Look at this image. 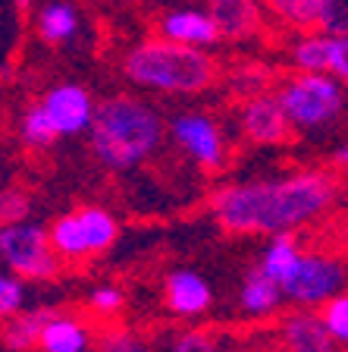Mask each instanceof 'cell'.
<instances>
[{"label": "cell", "instance_id": "cell-6", "mask_svg": "<svg viewBox=\"0 0 348 352\" xmlns=\"http://www.w3.org/2000/svg\"><path fill=\"white\" fill-rule=\"evenodd\" d=\"M345 261L336 252H320V249H301L295 267L289 277L279 283L283 299L295 308H314L317 311L323 302L333 296L345 293Z\"/></svg>", "mask_w": 348, "mask_h": 352}, {"label": "cell", "instance_id": "cell-25", "mask_svg": "<svg viewBox=\"0 0 348 352\" xmlns=\"http://www.w3.org/2000/svg\"><path fill=\"white\" fill-rule=\"evenodd\" d=\"M317 318L320 324L327 327V333L336 340V346H345L348 343V296L339 293L333 296L329 302L317 308Z\"/></svg>", "mask_w": 348, "mask_h": 352}, {"label": "cell", "instance_id": "cell-29", "mask_svg": "<svg viewBox=\"0 0 348 352\" xmlns=\"http://www.w3.org/2000/svg\"><path fill=\"white\" fill-rule=\"evenodd\" d=\"M229 85L239 98L264 95V88H267V69H264V66H245V69H239V73L232 76Z\"/></svg>", "mask_w": 348, "mask_h": 352}, {"label": "cell", "instance_id": "cell-31", "mask_svg": "<svg viewBox=\"0 0 348 352\" xmlns=\"http://www.w3.org/2000/svg\"><path fill=\"white\" fill-rule=\"evenodd\" d=\"M345 157H348L345 145H339V148H336V164H339V167H342V164H345Z\"/></svg>", "mask_w": 348, "mask_h": 352}, {"label": "cell", "instance_id": "cell-9", "mask_svg": "<svg viewBox=\"0 0 348 352\" xmlns=\"http://www.w3.org/2000/svg\"><path fill=\"white\" fill-rule=\"evenodd\" d=\"M41 110L51 120L57 139H76V135H85L91 117H95V98L85 85L79 82H60V85L47 88V95L41 98Z\"/></svg>", "mask_w": 348, "mask_h": 352}, {"label": "cell", "instance_id": "cell-4", "mask_svg": "<svg viewBox=\"0 0 348 352\" xmlns=\"http://www.w3.org/2000/svg\"><path fill=\"white\" fill-rule=\"evenodd\" d=\"M276 104L292 132L320 135L329 132L345 113V82L320 73H295L279 85Z\"/></svg>", "mask_w": 348, "mask_h": 352}, {"label": "cell", "instance_id": "cell-5", "mask_svg": "<svg viewBox=\"0 0 348 352\" xmlns=\"http://www.w3.org/2000/svg\"><path fill=\"white\" fill-rule=\"evenodd\" d=\"M119 236V220L101 205H82L69 214H60L47 227V242L60 264H85L113 249Z\"/></svg>", "mask_w": 348, "mask_h": 352}, {"label": "cell", "instance_id": "cell-11", "mask_svg": "<svg viewBox=\"0 0 348 352\" xmlns=\"http://www.w3.org/2000/svg\"><path fill=\"white\" fill-rule=\"evenodd\" d=\"M163 299H167V311L173 318L195 321L213 308V286L204 274L192 271V267H176L167 274Z\"/></svg>", "mask_w": 348, "mask_h": 352}, {"label": "cell", "instance_id": "cell-20", "mask_svg": "<svg viewBox=\"0 0 348 352\" xmlns=\"http://www.w3.org/2000/svg\"><path fill=\"white\" fill-rule=\"evenodd\" d=\"M327 0H264L267 13L286 29H317Z\"/></svg>", "mask_w": 348, "mask_h": 352}, {"label": "cell", "instance_id": "cell-12", "mask_svg": "<svg viewBox=\"0 0 348 352\" xmlns=\"http://www.w3.org/2000/svg\"><path fill=\"white\" fill-rule=\"evenodd\" d=\"M38 352H91L95 324L73 311H44L38 327Z\"/></svg>", "mask_w": 348, "mask_h": 352}, {"label": "cell", "instance_id": "cell-14", "mask_svg": "<svg viewBox=\"0 0 348 352\" xmlns=\"http://www.w3.org/2000/svg\"><path fill=\"white\" fill-rule=\"evenodd\" d=\"M279 340L286 352H339L336 340L320 324L314 308H292L279 318Z\"/></svg>", "mask_w": 348, "mask_h": 352}, {"label": "cell", "instance_id": "cell-28", "mask_svg": "<svg viewBox=\"0 0 348 352\" xmlns=\"http://www.w3.org/2000/svg\"><path fill=\"white\" fill-rule=\"evenodd\" d=\"M25 305V280L13 274H0V318H10Z\"/></svg>", "mask_w": 348, "mask_h": 352}, {"label": "cell", "instance_id": "cell-8", "mask_svg": "<svg viewBox=\"0 0 348 352\" xmlns=\"http://www.w3.org/2000/svg\"><path fill=\"white\" fill-rule=\"evenodd\" d=\"M167 132H170V139H173V145L201 170H220L226 164L223 129H220V123L211 113H198V110L176 113L170 120Z\"/></svg>", "mask_w": 348, "mask_h": 352}, {"label": "cell", "instance_id": "cell-17", "mask_svg": "<svg viewBox=\"0 0 348 352\" xmlns=\"http://www.w3.org/2000/svg\"><path fill=\"white\" fill-rule=\"evenodd\" d=\"M38 35L47 44H69L79 35V10L69 0H47L38 10Z\"/></svg>", "mask_w": 348, "mask_h": 352}, {"label": "cell", "instance_id": "cell-18", "mask_svg": "<svg viewBox=\"0 0 348 352\" xmlns=\"http://www.w3.org/2000/svg\"><path fill=\"white\" fill-rule=\"evenodd\" d=\"M207 16L220 38H245L257 22V7L254 0H211Z\"/></svg>", "mask_w": 348, "mask_h": 352}, {"label": "cell", "instance_id": "cell-24", "mask_svg": "<svg viewBox=\"0 0 348 352\" xmlns=\"http://www.w3.org/2000/svg\"><path fill=\"white\" fill-rule=\"evenodd\" d=\"M126 311V293L113 283H104L97 289L88 293V315L97 318V321H116V318Z\"/></svg>", "mask_w": 348, "mask_h": 352}, {"label": "cell", "instance_id": "cell-7", "mask_svg": "<svg viewBox=\"0 0 348 352\" xmlns=\"http://www.w3.org/2000/svg\"><path fill=\"white\" fill-rule=\"evenodd\" d=\"M0 261L7 264V274L19 280H38V283L54 280L63 271V264L47 242V230L32 220L0 227Z\"/></svg>", "mask_w": 348, "mask_h": 352}, {"label": "cell", "instance_id": "cell-32", "mask_svg": "<svg viewBox=\"0 0 348 352\" xmlns=\"http://www.w3.org/2000/svg\"><path fill=\"white\" fill-rule=\"evenodd\" d=\"M13 3H16V7H29L32 0H13Z\"/></svg>", "mask_w": 348, "mask_h": 352}, {"label": "cell", "instance_id": "cell-2", "mask_svg": "<svg viewBox=\"0 0 348 352\" xmlns=\"http://www.w3.org/2000/svg\"><path fill=\"white\" fill-rule=\"evenodd\" d=\"M88 148L101 167L129 173L148 164L167 139L160 110L135 95H113L95 107L88 126Z\"/></svg>", "mask_w": 348, "mask_h": 352}, {"label": "cell", "instance_id": "cell-22", "mask_svg": "<svg viewBox=\"0 0 348 352\" xmlns=\"http://www.w3.org/2000/svg\"><path fill=\"white\" fill-rule=\"evenodd\" d=\"M95 352H154V343L141 330L113 324V327L95 333Z\"/></svg>", "mask_w": 348, "mask_h": 352}, {"label": "cell", "instance_id": "cell-16", "mask_svg": "<svg viewBox=\"0 0 348 352\" xmlns=\"http://www.w3.org/2000/svg\"><path fill=\"white\" fill-rule=\"evenodd\" d=\"M283 289L276 280H270L267 274H261L257 267L245 274L239 289V311L251 321H264V318H273L283 311Z\"/></svg>", "mask_w": 348, "mask_h": 352}, {"label": "cell", "instance_id": "cell-23", "mask_svg": "<svg viewBox=\"0 0 348 352\" xmlns=\"http://www.w3.org/2000/svg\"><path fill=\"white\" fill-rule=\"evenodd\" d=\"M19 139H22V145H25V148H35V151L51 148L54 142H57V132H54L47 113L41 110V104H32V107L22 113V120H19Z\"/></svg>", "mask_w": 348, "mask_h": 352}, {"label": "cell", "instance_id": "cell-1", "mask_svg": "<svg viewBox=\"0 0 348 352\" xmlns=\"http://www.w3.org/2000/svg\"><path fill=\"white\" fill-rule=\"evenodd\" d=\"M339 186L327 170H298L279 179L229 183L211 195V211L226 233L276 236L314 227L336 208Z\"/></svg>", "mask_w": 348, "mask_h": 352}, {"label": "cell", "instance_id": "cell-27", "mask_svg": "<svg viewBox=\"0 0 348 352\" xmlns=\"http://www.w3.org/2000/svg\"><path fill=\"white\" fill-rule=\"evenodd\" d=\"M167 352H223L220 337H213L211 330H179L173 340H170Z\"/></svg>", "mask_w": 348, "mask_h": 352}, {"label": "cell", "instance_id": "cell-13", "mask_svg": "<svg viewBox=\"0 0 348 352\" xmlns=\"http://www.w3.org/2000/svg\"><path fill=\"white\" fill-rule=\"evenodd\" d=\"M239 129L254 145H283L292 135L289 123H286L283 110H279L273 95L245 98V104L239 110Z\"/></svg>", "mask_w": 348, "mask_h": 352}, {"label": "cell", "instance_id": "cell-30", "mask_svg": "<svg viewBox=\"0 0 348 352\" xmlns=\"http://www.w3.org/2000/svg\"><path fill=\"white\" fill-rule=\"evenodd\" d=\"M317 29L329 32V35H345L348 32V0H327Z\"/></svg>", "mask_w": 348, "mask_h": 352}, {"label": "cell", "instance_id": "cell-15", "mask_svg": "<svg viewBox=\"0 0 348 352\" xmlns=\"http://www.w3.org/2000/svg\"><path fill=\"white\" fill-rule=\"evenodd\" d=\"M157 38H167L173 44H185V47H198V51L220 41L217 25L211 22V16L201 13V10H189V7L170 10V13L160 16Z\"/></svg>", "mask_w": 348, "mask_h": 352}, {"label": "cell", "instance_id": "cell-26", "mask_svg": "<svg viewBox=\"0 0 348 352\" xmlns=\"http://www.w3.org/2000/svg\"><path fill=\"white\" fill-rule=\"evenodd\" d=\"M32 214V198L29 192H22L19 186H3L0 189V227L10 223H22Z\"/></svg>", "mask_w": 348, "mask_h": 352}, {"label": "cell", "instance_id": "cell-10", "mask_svg": "<svg viewBox=\"0 0 348 352\" xmlns=\"http://www.w3.org/2000/svg\"><path fill=\"white\" fill-rule=\"evenodd\" d=\"M292 63L298 73H320L333 79H348V38L329 35V32H314L301 35L292 47Z\"/></svg>", "mask_w": 348, "mask_h": 352}, {"label": "cell", "instance_id": "cell-21", "mask_svg": "<svg viewBox=\"0 0 348 352\" xmlns=\"http://www.w3.org/2000/svg\"><path fill=\"white\" fill-rule=\"evenodd\" d=\"M41 315L44 311H16V315L3 318V346L10 352H32L38 346V327H41Z\"/></svg>", "mask_w": 348, "mask_h": 352}, {"label": "cell", "instance_id": "cell-19", "mask_svg": "<svg viewBox=\"0 0 348 352\" xmlns=\"http://www.w3.org/2000/svg\"><path fill=\"white\" fill-rule=\"evenodd\" d=\"M298 255H301V242H298V233H276L270 236V242L264 245L261 261L254 264L261 274H267L270 280L283 283L289 277V271L295 267Z\"/></svg>", "mask_w": 348, "mask_h": 352}, {"label": "cell", "instance_id": "cell-3", "mask_svg": "<svg viewBox=\"0 0 348 352\" xmlns=\"http://www.w3.org/2000/svg\"><path fill=\"white\" fill-rule=\"evenodd\" d=\"M123 73L132 85L145 91L198 95L217 82V63L207 51L173 44L167 38H148L126 54Z\"/></svg>", "mask_w": 348, "mask_h": 352}]
</instances>
